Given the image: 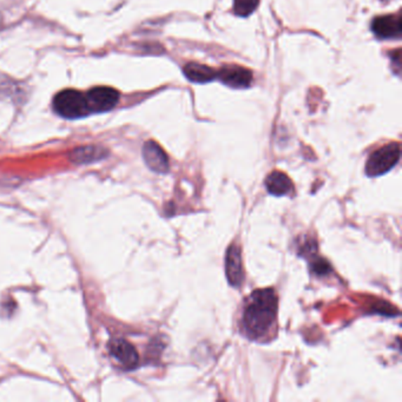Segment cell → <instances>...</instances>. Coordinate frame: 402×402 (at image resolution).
<instances>
[{
  "mask_svg": "<svg viewBox=\"0 0 402 402\" xmlns=\"http://www.w3.org/2000/svg\"><path fill=\"white\" fill-rule=\"evenodd\" d=\"M143 158L145 164L153 171L158 174H167L169 171V158L162 149L161 145L155 141H148L143 145Z\"/></svg>",
  "mask_w": 402,
  "mask_h": 402,
  "instance_id": "ba28073f",
  "label": "cell"
},
{
  "mask_svg": "<svg viewBox=\"0 0 402 402\" xmlns=\"http://www.w3.org/2000/svg\"><path fill=\"white\" fill-rule=\"evenodd\" d=\"M217 78L231 88L245 89L252 84V73L243 66L226 65L217 71Z\"/></svg>",
  "mask_w": 402,
  "mask_h": 402,
  "instance_id": "5b68a950",
  "label": "cell"
},
{
  "mask_svg": "<svg viewBox=\"0 0 402 402\" xmlns=\"http://www.w3.org/2000/svg\"><path fill=\"white\" fill-rule=\"evenodd\" d=\"M266 188L271 195L274 196H285L292 193V182L285 172L273 171L266 179Z\"/></svg>",
  "mask_w": 402,
  "mask_h": 402,
  "instance_id": "8fae6325",
  "label": "cell"
},
{
  "mask_svg": "<svg viewBox=\"0 0 402 402\" xmlns=\"http://www.w3.org/2000/svg\"><path fill=\"white\" fill-rule=\"evenodd\" d=\"M400 144L391 143L374 151L365 164V174L370 177H379L391 171L400 161Z\"/></svg>",
  "mask_w": 402,
  "mask_h": 402,
  "instance_id": "3957f363",
  "label": "cell"
},
{
  "mask_svg": "<svg viewBox=\"0 0 402 402\" xmlns=\"http://www.w3.org/2000/svg\"><path fill=\"white\" fill-rule=\"evenodd\" d=\"M183 72L189 81L200 84L209 83L217 78V71L198 63H188L187 65L184 66Z\"/></svg>",
  "mask_w": 402,
  "mask_h": 402,
  "instance_id": "7c38bea8",
  "label": "cell"
},
{
  "mask_svg": "<svg viewBox=\"0 0 402 402\" xmlns=\"http://www.w3.org/2000/svg\"><path fill=\"white\" fill-rule=\"evenodd\" d=\"M372 31L379 39L400 38L402 32V20L400 15H380L373 19Z\"/></svg>",
  "mask_w": 402,
  "mask_h": 402,
  "instance_id": "8992f818",
  "label": "cell"
},
{
  "mask_svg": "<svg viewBox=\"0 0 402 402\" xmlns=\"http://www.w3.org/2000/svg\"><path fill=\"white\" fill-rule=\"evenodd\" d=\"M110 353L121 363L125 370H134L139 362L138 353L130 342L116 339L110 344Z\"/></svg>",
  "mask_w": 402,
  "mask_h": 402,
  "instance_id": "9c48e42d",
  "label": "cell"
},
{
  "mask_svg": "<svg viewBox=\"0 0 402 402\" xmlns=\"http://www.w3.org/2000/svg\"><path fill=\"white\" fill-rule=\"evenodd\" d=\"M278 301L274 289H257L245 302L242 330L252 341H260L271 333L278 316Z\"/></svg>",
  "mask_w": 402,
  "mask_h": 402,
  "instance_id": "6da1fadb",
  "label": "cell"
},
{
  "mask_svg": "<svg viewBox=\"0 0 402 402\" xmlns=\"http://www.w3.org/2000/svg\"><path fill=\"white\" fill-rule=\"evenodd\" d=\"M226 275L228 282L233 287H240L245 280V271L242 264L241 249L238 245H229L226 255Z\"/></svg>",
  "mask_w": 402,
  "mask_h": 402,
  "instance_id": "52a82bcc",
  "label": "cell"
},
{
  "mask_svg": "<svg viewBox=\"0 0 402 402\" xmlns=\"http://www.w3.org/2000/svg\"><path fill=\"white\" fill-rule=\"evenodd\" d=\"M53 109L59 116L67 119H77L90 114L86 97L76 90H64L57 93L53 99Z\"/></svg>",
  "mask_w": 402,
  "mask_h": 402,
  "instance_id": "7a4b0ae2",
  "label": "cell"
},
{
  "mask_svg": "<svg viewBox=\"0 0 402 402\" xmlns=\"http://www.w3.org/2000/svg\"><path fill=\"white\" fill-rule=\"evenodd\" d=\"M313 271L318 275H327L329 271H332V267L330 264L327 262V261L323 260V259H318V260H315L314 264H313Z\"/></svg>",
  "mask_w": 402,
  "mask_h": 402,
  "instance_id": "5bb4252c",
  "label": "cell"
},
{
  "mask_svg": "<svg viewBox=\"0 0 402 402\" xmlns=\"http://www.w3.org/2000/svg\"><path fill=\"white\" fill-rule=\"evenodd\" d=\"M86 103H88L90 114H102L114 109L119 100V92L108 86H98L93 88L86 93Z\"/></svg>",
  "mask_w": 402,
  "mask_h": 402,
  "instance_id": "277c9868",
  "label": "cell"
},
{
  "mask_svg": "<svg viewBox=\"0 0 402 402\" xmlns=\"http://www.w3.org/2000/svg\"><path fill=\"white\" fill-rule=\"evenodd\" d=\"M260 0H234V13L238 17H248L255 11Z\"/></svg>",
  "mask_w": 402,
  "mask_h": 402,
  "instance_id": "4fadbf2b",
  "label": "cell"
},
{
  "mask_svg": "<svg viewBox=\"0 0 402 402\" xmlns=\"http://www.w3.org/2000/svg\"><path fill=\"white\" fill-rule=\"evenodd\" d=\"M108 155H109V151L103 146L86 145L71 151L69 157L70 161L73 162L74 164H89V163L104 160Z\"/></svg>",
  "mask_w": 402,
  "mask_h": 402,
  "instance_id": "30bf717a",
  "label": "cell"
}]
</instances>
